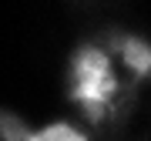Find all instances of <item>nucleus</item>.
Wrapping results in <instances>:
<instances>
[{"instance_id":"1","label":"nucleus","mask_w":151,"mask_h":141,"mask_svg":"<svg viewBox=\"0 0 151 141\" xmlns=\"http://www.w3.org/2000/svg\"><path fill=\"white\" fill-rule=\"evenodd\" d=\"M24 141H91V138L77 124H70V121H47V124L27 131Z\"/></svg>"}]
</instances>
